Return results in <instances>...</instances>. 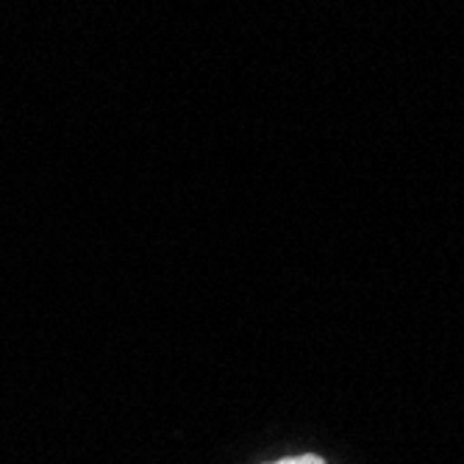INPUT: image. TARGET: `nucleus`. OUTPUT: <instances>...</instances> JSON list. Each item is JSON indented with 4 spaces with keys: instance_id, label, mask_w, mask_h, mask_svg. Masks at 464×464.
<instances>
[{
    "instance_id": "1",
    "label": "nucleus",
    "mask_w": 464,
    "mask_h": 464,
    "mask_svg": "<svg viewBox=\"0 0 464 464\" xmlns=\"http://www.w3.org/2000/svg\"><path fill=\"white\" fill-rule=\"evenodd\" d=\"M273 464H325L320 456H312V453H306V456H292V459H281V461H273Z\"/></svg>"
}]
</instances>
